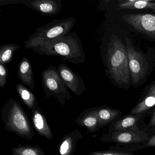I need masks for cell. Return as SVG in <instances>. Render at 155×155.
<instances>
[{"label":"cell","instance_id":"cell-1","mask_svg":"<svg viewBox=\"0 0 155 155\" xmlns=\"http://www.w3.org/2000/svg\"><path fill=\"white\" fill-rule=\"evenodd\" d=\"M33 50L40 55L58 56L76 65L84 64L86 59L81 40L75 32L58 37Z\"/></svg>","mask_w":155,"mask_h":155},{"label":"cell","instance_id":"cell-2","mask_svg":"<svg viewBox=\"0 0 155 155\" xmlns=\"http://www.w3.org/2000/svg\"><path fill=\"white\" fill-rule=\"evenodd\" d=\"M107 63L109 71L115 82L127 85L130 82V69L127 50L119 38L113 35L108 46Z\"/></svg>","mask_w":155,"mask_h":155},{"label":"cell","instance_id":"cell-3","mask_svg":"<svg viewBox=\"0 0 155 155\" xmlns=\"http://www.w3.org/2000/svg\"><path fill=\"white\" fill-rule=\"evenodd\" d=\"M1 115L7 130L28 140L34 137L35 133L28 117L16 100L13 98L9 100L2 107Z\"/></svg>","mask_w":155,"mask_h":155},{"label":"cell","instance_id":"cell-4","mask_svg":"<svg viewBox=\"0 0 155 155\" xmlns=\"http://www.w3.org/2000/svg\"><path fill=\"white\" fill-rule=\"evenodd\" d=\"M76 21L74 18L53 20L37 29L34 34L29 36L24 42L25 48L33 50L58 37L68 34L76 24Z\"/></svg>","mask_w":155,"mask_h":155},{"label":"cell","instance_id":"cell-5","mask_svg":"<svg viewBox=\"0 0 155 155\" xmlns=\"http://www.w3.org/2000/svg\"><path fill=\"white\" fill-rule=\"evenodd\" d=\"M42 83L46 97H54L61 105H64L67 100L72 98L58 69L53 65L48 66L43 70Z\"/></svg>","mask_w":155,"mask_h":155},{"label":"cell","instance_id":"cell-6","mask_svg":"<svg viewBox=\"0 0 155 155\" xmlns=\"http://www.w3.org/2000/svg\"><path fill=\"white\" fill-rule=\"evenodd\" d=\"M147 130H131L104 133L100 138L102 142H114L117 147L143 145L150 138Z\"/></svg>","mask_w":155,"mask_h":155},{"label":"cell","instance_id":"cell-7","mask_svg":"<svg viewBox=\"0 0 155 155\" xmlns=\"http://www.w3.org/2000/svg\"><path fill=\"white\" fill-rule=\"evenodd\" d=\"M125 40L130 72L133 83L137 84L142 80L147 74L149 64L144 55L134 48L130 40L127 37Z\"/></svg>","mask_w":155,"mask_h":155},{"label":"cell","instance_id":"cell-8","mask_svg":"<svg viewBox=\"0 0 155 155\" xmlns=\"http://www.w3.org/2000/svg\"><path fill=\"white\" fill-rule=\"evenodd\" d=\"M20 4L34 10L43 15L52 16L61 11L62 2L60 0H2L1 6Z\"/></svg>","mask_w":155,"mask_h":155},{"label":"cell","instance_id":"cell-9","mask_svg":"<svg viewBox=\"0 0 155 155\" xmlns=\"http://www.w3.org/2000/svg\"><path fill=\"white\" fill-rule=\"evenodd\" d=\"M122 18L136 30L155 39V15L130 14L124 15Z\"/></svg>","mask_w":155,"mask_h":155},{"label":"cell","instance_id":"cell-10","mask_svg":"<svg viewBox=\"0 0 155 155\" xmlns=\"http://www.w3.org/2000/svg\"><path fill=\"white\" fill-rule=\"evenodd\" d=\"M58 69L67 87L75 95L81 96L86 91L84 80L67 65L60 64Z\"/></svg>","mask_w":155,"mask_h":155},{"label":"cell","instance_id":"cell-11","mask_svg":"<svg viewBox=\"0 0 155 155\" xmlns=\"http://www.w3.org/2000/svg\"><path fill=\"white\" fill-rule=\"evenodd\" d=\"M147 115V113L128 114L110 125L108 132L141 129L138 127L139 123L141 122L142 119L145 118Z\"/></svg>","mask_w":155,"mask_h":155},{"label":"cell","instance_id":"cell-12","mask_svg":"<svg viewBox=\"0 0 155 155\" xmlns=\"http://www.w3.org/2000/svg\"><path fill=\"white\" fill-rule=\"evenodd\" d=\"M76 122L80 126L86 127L90 132L98 130L100 128L97 107L89 108L83 111L77 118Z\"/></svg>","mask_w":155,"mask_h":155},{"label":"cell","instance_id":"cell-13","mask_svg":"<svg viewBox=\"0 0 155 155\" xmlns=\"http://www.w3.org/2000/svg\"><path fill=\"white\" fill-rule=\"evenodd\" d=\"M31 116L35 129L38 133L49 140H52L53 134L44 115L38 107L32 110Z\"/></svg>","mask_w":155,"mask_h":155},{"label":"cell","instance_id":"cell-14","mask_svg":"<svg viewBox=\"0 0 155 155\" xmlns=\"http://www.w3.org/2000/svg\"><path fill=\"white\" fill-rule=\"evenodd\" d=\"M18 76L23 84L34 91L35 83L32 67L26 57H23L20 62L18 67Z\"/></svg>","mask_w":155,"mask_h":155},{"label":"cell","instance_id":"cell-15","mask_svg":"<svg viewBox=\"0 0 155 155\" xmlns=\"http://www.w3.org/2000/svg\"><path fill=\"white\" fill-rule=\"evenodd\" d=\"M84 137L78 130H73L63 138L59 148V155H72L78 141Z\"/></svg>","mask_w":155,"mask_h":155},{"label":"cell","instance_id":"cell-16","mask_svg":"<svg viewBox=\"0 0 155 155\" xmlns=\"http://www.w3.org/2000/svg\"><path fill=\"white\" fill-rule=\"evenodd\" d=\"M97 110L100 128L117 121L122 115L120 110L110 107H97Z\"/></svg>","mask_w":155,"mask_h":155},{"label":"cell","instance_id":"cell-17","mask_svg":"<svg viewBox=\"0 0 155 155\" xmlns=\"http://www.w3.org/2000/svg\"><path fill=\"white\" fill-rule=\"evenodd\" d=\"M152 1H119V8L122 9H151L155 12V2Z\"/></svg>","mask_w":155,"mask_h":155},{"label":"cell","instance_id":"cell-18","mask_svg":"<svg viewBox=\"0 0 155 155\" xmlns=\"http://www.w3.org/2000/svg\"><path fill=\"white\" fill-rule=\"evenodd\" d=\"M16 88L21 98L29 109L32 110L38 107V101L36 97L26 87L18 83L16 85Z\"/></svg>","mask_w":155,"mask_h":155},{"label":"cell","instance_id":"cell-19","mask_svg":"<svg viewBox=\"0 0 155 155\" xmlns=\"http://www.w3.org/2000/svg\"><path fill=\"white\" fill-rule=\"evenodd\" d=\"M155 106V95L147 96L137 104L130 112V114L147 113Z\"/></svg>","mask_w":155,"mask_h":155},{"label":"cell","instance_id":"cell-20","mask_svg":"<svg viewBox=\"0 0 155 155\" xmlns=\"http://www.w3.org/2000/svg\"><path fill=\"white\" fill-rule=\"evenodd\" d=\"M17 44H7L2 45L0 48V64L9 63L12 61L13 54L19 48Z\"/></svg>","mask_w":155,"mask_h":155},{"label":"cell","instance_id":"cell-21","mask_svg":"<svg viewBox=\"0 0 155 155\" xmlns=\"http://www.w3.org/2000/svg\"><path fill=\"white\" fill-rule=\"evenodd\" d=\"M13 155H45L43 150L38 146H22L12 149Z\"/></svg>","mask_w":155,"mask_h":155},{"label":"cell","instance_id":"cell-22","mask_svg":"<svg viewBox=\"0 0 155 155\" xmlns=\"http://www.w3.org/2000/svg\"><path fill=\"white\" fill-rule=\"evenodd\" d=\"M155 147V133L154 135L151 136L150 138L146 142L145 144L143 145H132L128 147V149L130 151H136L138 150L142 149L148 147Z\"/></svg>","mask_w":155,"mask_h":155},{"label":"cell","instance_id":"cell-23","mask_svg":"<svg viewBox=\"0 0 155 155\" xmlns=\"http://www.w3.org/2000/svg\"><path fill=\"white\" fill-rule=\"evenodd\" d=\"M89 155H136L133 152L119 151V150H109L100 151H92Z\"/></svg>","mask_w":155,"mask_h":155},{"label":"cell","instance_id":"cell-24","mask_svg":"<svg viewBox=\"0 0 155 155\" xmlns=\"http://www.w3.org/2000/svg\"><path fill=\"white\" fill-rule=\"evenodd\" d=\"M8 71L4 64H0V87L3 88L7 84Z\"/></svg>","mask_w":155,"mask_h":155},{"label":"cell","instance_id":"cell-25","mask_svg":"<svg viewBox=\"0 0 155 155\" xmlns=\"http://www.w3.org/2000/svg\"><path fill=\"white\" fill-rule=\"evenodd\" d=\"M147 129L151 130H155V109L153 110L152 116L150 117L148 124L147 125Z\"/></svg>","mask_w":155,"mask_h":155},{"label":"cell","instance_id":"cell-26","mask_svg":"<svg viewBox=\"0 0 155 155\" xmlns=\"http://www.w3.org/2000/svg\"><path fill=\"white\" fill-rule=\"evenodd\" d=\"M155 95V84L152 85L148 89L147 91L146 92V96Z\"/></svg>","mask_w":155,"mask_h":155},{"label":"cell","instance_id":"cell-27","mask_svg":"<svg viewBox=\"0 0 155 155\" xmlns=\"http://www.w3.org/2000/svg\"></svg>","mask_w":155,"mask_h":155}]
</instances>
